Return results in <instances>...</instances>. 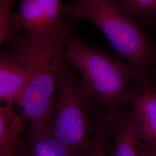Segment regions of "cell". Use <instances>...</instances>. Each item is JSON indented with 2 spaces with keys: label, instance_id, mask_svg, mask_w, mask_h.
I'll return each mask as SVG.
<instances>
[{
  "label": "cell",
  "instance_id": "6da1fadb",
  "mask_svg": "<svg viewBox=\"0 0 156 156\" xmlns=\"http://www.w3.org/2000/svg\"><path fill=\"white\" fill-rule=\"evenodd\" d=\"M71 26L53 34L12 35L5 44L8 51L28 69V87L18 104L19 114L37 131L45 130L55 104L57 78Z\"/></svg>",
  "mask_w": 156,
  "mask_h": 156
},
{
  "label": "cell",
  "instance_id": "7a4b0ae2",
  "mask_svg": "<svg viewBox=\"0 0 156 156\" xmlns=\"http://www.w3.org/2000/svg\"><path fill=\"white\" fill-rule=\"evenodd\" d=\"M67 16L92 22L104 34L113 48L134 71L143 87L156 66V48L135 17L118 0H75L64 5Z\"/></svg>",
  "mask_w": 156,
  "mask_h": 156
},
{
  "label": "cell",
  "instance_id": "3957f363",
  "mask_svg": "<svg viewBox=\"0 0 156 156\" xmlns=\"http://www.w3.org/2000/svg\"><path fill=\"white\" fill-rule=\"evenodd\" d=\"M104 113L64 58L57 75L55 104L46 131L75 156H87L93 144L96 124Z\"/></svg>",
  "mask_w": 156,
  "mask_h": 156
},
{
  "label": "cell",
  "instance_id": "277c9868",
  "mask_svg": "<svg viewBox=\"0 0 156 156\" xmlns=\"http://www.w3.org/2000/svg\"><path fill=\"white\" fill-rule=\"evenodd\" d=\"M64 56L80 73L86 89L105 115L121 111L134 100L133 69L124 62L85 44L72 33L67 38Z\"/></svg>",
  "mask_w": 156,
  "mask_h": 156
},
{
  "label": "cell",
  "instance_id": "5b68a950",
  "mask_svg": "<svg viewBox=\"0 0 156 156\" xmlns=\"http://www.w3.org/2000/svg\"><path fill=\"white\" fill-rule=\"evenodd\" d=\"M67 17L61 0H21L8 17V39L21 32L35 36L58 33L71 26Z\"/></svg>",
  "mask_w": 156,
  "mask_h": 156
},
{
  "label": "cell",
  "instance_id": "8992f818",
  "mask_svg": "<svg viewBox=\"0 0 156 156\" xmlns=\"http://www.w3.org/2000/svg\"><path fill=\"white\" fill-rule=\"evenodd\" d=\"M104 119L111 137L108 146V156H147L145 146L136 132L131 110L127 108L110 115Z\"/></svg>",
  "mask_w": 156,
  "mask_h": 156
},
{
  "label": "cell",
  "instance_id": "52a82bcc",
  "mask_svg": "<svg viewBox=\"0 0 156 156\" xmlns=\"http://www.w3.org/2000/svg\"><path fill=\"white\" fill-rule=\"evenodd\" d=\"M28 69L8 51L0 54V101L4 104L17 105L28 87Z\"/></svg>",
  "mask_w": 156,
  "mask_h": 156
},
{
  "label": "cell",
  "instance_id": "ba28073f",
  "mask_svg": "<svg viewBox=\"0 0 156 156\" xmlns=\"http://www.w3.org/2000/svg\"><path fill=\"white\" fill-rule=\"evenodd\" d=\"M131 110L136 132L145 145L156 147V93L149 83L135 90Z\"/></svg>",
  "mask_w": 156,
  "mask_h": 156
},
{
  "label": "cell",
  "instance_id": "9c48e42d",
  "mask_svg": "<svg viewBox=\"0 0 156 156\" xmlns=\"http://www.w3.org/2000/svg\"><path fill=\"white\" fill-rule=\"evenodd\" d=\"M16 156H76L46 129L37 131L29 127L21 138Z\"/></svg>",
  "mask_w": 156,
  "mask_h": 156
},
{
  "label": "cell",
  "instance_id": "30bf717a",
  "mask_svg": "<svg viewBox=\"0 0 156 156\" xmlns=\"http://www.w3.org/2000/svg\"><path fill=\"white\" fill-rule=\"evenodd\" d=\"M26 120L13 105L0 106V156H16Z\"/></svg>",
  "mask_w": 156,
  "mask_h": 156
},
{
  "label": "cell",
  "instance_id": "8fae6325",
  "mask_svg": "<svg viewBox=\"0 0 156 156\" xmlns=\"http://www.w3.org/2000/svg\"><path fill=\"white\" fill-rule=\"evenodd\" d=\"M144 29L156 31V0H118Z\"/></svg>",
  "mask_w": 156,
  "mask_h": 156
},
{
  "label": "cell",
  "instance_id": "7c38bea8",
  "mask_svg": "<svg viewBox=\"0 0 156 156\" xmlns=\"http://www.w3.org/2000/svg\"><path fill=\"white\" fill-rule=\"evenodd\" d=\"M108 140V130L103 115L96 124L93 144L87 156H108L107 154Z\"/></svg>",
  "mask_w": 156,
  "mask_h": 156
},
{
  "label": "cell",
  "instance_id": "4fadbf2b",
  "mask_svg": "<svg viewBox=\"0 0 156 156\" xmlns=\"http://www.w3.org/2000/svg\"><path fill=\"white\" fill-rule=\"evenodd\" d=\"M16 0H1L0 2V44H4L8 39L7 22L11 8Z\"/></svg>",
  "mask_w": 156,
  "mask_h": 156
},
{
  "label": "cell",
  "instance_id": "5bb4252c",
  "mask_svg": "<svg viewBox=\"0 0 156 156\" xmlns=\"http://www.w3.org/2000/svg\"><path fill=\"white\" fill-rule=\"evenodd\" d=\"M145 146L147 156H156V147H151L146 145H145Z\"/></svg>",
  "mask_w": 156,
  "mask_h": 156
},
{
  "label": "cell",
  "instance_id": "9a60e30c",
  "mask_svg": "<svg viewBox=\"0 0 156 156\" xmlns=\"http://www.w3.org/2000/svg\"><path fill=\"white\" fill-rule=\"evenodd\" d=\"M151 74L152 75L153 78L154 79L155 82L156 83V66L155 67H153V69H151Z\"/></svg>",
  "mask_w": 156,
  "mask_h": 156
}]
</instances>
